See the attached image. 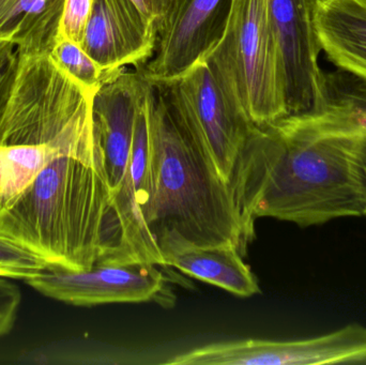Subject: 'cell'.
<instances>
[{
    "label": "cell",
    "mask_w": 366,
    "mask_h": 365,
    "mask_svg": "<svg viewBox=\"0 0 366 365\" xmlns=\"http://www.w3.org/2000/svg\"><path fill=\"white\" fill-rule=\"evenodd\" d=\"M0 236L51 269L124 265L122 225L94 117L58 137L27 184L0 201Z\"/></svg>",
    "instance_id": "6da1fadb"
},
{
    "label": "cell",
    "mask_w": 366,
    "mask_h": 365,
    "mask_svg": "<svg viewBox=\"0 0 366 365\" xmlns=\"http://www.w3.org/2000/svg\"><path fill=\"white\" fill-rule=\"evenodd\" d=\"M363 169L352 139L305 111L252 129L230 186L254 238L258 218L309 227L365 216Z\"/></svg>",
    "instance_id": "7a4b0ae2"
},
{
    "label": "cell",
    "mask_w": 366,
    "mask_h": 365,
    "mask_svg": "<svg viewBox=\"0 0 366 365\" xmlns=\"http://www.w3.org/2000/svg\"><path fill=\"white\" fill-rule=\"evenodd\" d=\"M149 197L144 212L163 266L194 246L232 244L245 253L253 240L229 184L204 162L178 124L160 84L149 81Z\"/></svg>",
    "instance_id": "3957f363"
},
{
    "label": "cell",
    "mask_w": 366,
    "mask_h": 365,
    "mask_svg": "<svg viewBox=\"0 0 366 365\" xmlns=\"http://www.w3.org/2000/svg\"><path fill=\"white\" fill-rule=\"evenodd\" d=\"M204 60L227 98L253 126L290 114L268 0H234L225 34Z\"/></svg>",
    "instance_id": "277c9868"
},
{
    "label": "cell",
    "mask_w": 366,
    "mask_h": 365,
    "mask_svg": "<svg viewBox=\"0 0 366 365\" xmlns=\"http://www.w3.org/2000/svg\"><path fill=\"white\" fill-rule=\"evenodd\" d=\"M162 86L178 124L211 171L232 184L253 124L234 106L211 66L202 59Z\"/></svg>",
    "instance_id": "5b68a950"
},
{
    "label": "cell",
    "mask_w": 366,
    "mask_h": 365,
    "mask_svg": "<svg viewBox=\"0 0 366 365\" xmlns=\"http://www.w3.org/2000/svg\"><path fill=\"white\" fill-rule=\"evenodd\" d=\"M234 0H176L158 29L156 51L141 69L152 83L175 81L204 59L225 34Z\"/></svg>",
    "instance_id": "8992f818"
},
{
    "label": "cell",
    "mask_w": 366,
    "mask_h": 365,
    "mask_svg": "<svg viewBox=\"0 0 366 365\" xmlns=\"http://www.w3.org/2000/svg\"><path fill=\"white\" fill-rule=\"evenodd\" d=\"M167 279L152 264H99L87 270L47 269L26 281L51 299L79 306L158 300Z\"/></svg>",
    "instance_id": "52a82bcc"
},
{
    "label": "cell",
    "mask_w": 366,
    "mask_h": 365,
    "mask_svg": "<svg viewBox=\"0 0 366 365\" xmlns=\"http://www.w3.org/2000/svg\"><path fill=\"white\" fill-rule=\"evenodd\" d=\"M314 2L268 0L290 114L311 111L322 96L325 72L320 64L322 49L314 26Z\"/></svg>",
    "instance_id": "ba28073f"
},
{
    "label": "cell",
    "mask_w": 366,
    "mask_h": 365,
    "mask_svg": "<svg viewBox=\"0 0 366 365\" xmlns=\"http://www.w3.org/2000/svg\"><path fill=\"white\" fill-rule=\"evenodd\" d=\"M158 30L131 0H94L81 42L105 71L141 70L156 51Z\"/></svg>",
    "instance_id": "9c48e42d"
},
{
    "label": "cell",
    "mask_w": 366,
    "mask_h": 365,
    "mask_svg": "<svg viewBox=\"0 0 366 365\" xmlns=\"http://www.w3.org/2000/svg\"><path fill=\"white\" fill-rule=\"evenodd\" d=\"M147 87L148 81L141 70L129 72L124 69L103 84L92 101L113 196L119 191L128 169L137 109Z\"/></svg>",
    "instance_id": "30bf717a"
},
{
    "label": "cell",
    "mask_w": 366,
    "mask_h": 365,
    "mask_svg": "<svg viewBox=\"0 0 366 365\" xmlns=\"http://www.w3.org/2000/svg\"><path fill=\"white\" fill-rule=\"evenodd\" d=\"M313 19L329 61L366 81V0H315Z\"/></svg>",
    "instance_id": "8fae6325"
},
{
    "label": "cell",
    "mask_w": 366,
    "mask_h": 365,
    "mask_svg": "<svg viewBox=\"0 0 366 365\" xmlns=\"http://www.w3.org/2000/svg\"><path fill=\"white\" fill-rule=\"evenodd\" d=\"M316 122L352 139L366 166V81L342 70L325 72L322 96L307 111Z\"/></svg>",
    "instance_id": "7c38bea8"
},
{
    "label": "cell",
    "mask_w": 366,
    "mask_h": 365,
    "mask_svg": "<svg viewBox=\"0 0 366 365\" xmlns=\"http://www.w3.org/2000/svg\"><path fill=\"white\" fill-rule=\"evenodd\" d=\"M64 0H0V40L24 55H49L59 39Z\"/></svg>",
    "instance_id": "4fadbf2b"
},
{
    "label": "cell",
    "mask_w": 366,
    "mask_h": 365,
    "mask_svg": "<svg viewBox=\"0 0 366 365\" xmlns=\"http://www.w3.org/2000/svg\"><path fill=\"white\" fill-rule=\"evenodd\" d=\"M232 244L194 246L167 257L165 266L241 298L260 293L259 283Z\"/></svg>",
    "instance_id": "5bb4252c"
},
{
    "label": "cell",
    "mask_w": 366,
    "mask_h": 365,
    "mask_svg": "<svg viewBox=\"0 0 366 365\" xmlns=\"http://www.w3.org/2000/svg\"><path fill=\"white\" fill-rule=\"evenodd\" d=\"M51 59L90 94H96L101 86L122 70L109 72L101 68L79 43L59 36L49 53Z\"/></svg>",
    "instance_id": "9a60e30c"
},
{
    "label": "cell",
    "mask_w": 366,
    "mask_h": 365,
    "mask_svg": "<svg viewBox=\"0 0 366 365\" xmlns=\"http://www.w3.org/2000/svg\"><path fill=\"white\" fill-rule=\"evenodd\" d=\"M47 269L44 259L0 236V278L27 281Z\"/></svg>",
    "instance_id": "2e32d148"
},
{
    "label": "cell",
    "mask_w": 366,
    "mask_h": 365,
    "mask_svg": "<svg viewBox=\"0 0 366 365\" xmlns=\"http://www.w3.org/2000/svg\"><path fill=\"white\" fill-rule=\"evenodd\" d=\"M94 0H64L59 36L81 44Z\"/></svg>",
    "instance_id": "e0dca14e"
},
{
    "label": "cell",
    "mask_w": 366,
    "mask_h": 365,
    "mask_svg": "<svg viewBox=\"0 0 366 365\" xmlns=\"http://www.w3.org/2000/svg\"><path fill=\"white\" fill-rule=\"evenodd\" d=\"M21 297V291L14 284L0 278V336L8 334L14 325Z\"/></svg>",
    "instance_id": "ac0fdd59"
},
{
    "label": "cell",
    "mask_w": 366,
    "mask_h": 365,
    "mask_svg": "<svg viewBox=\"0 0 366 365\" xmlns=\"http://www.w3.org/2000/svg\"><path fill=\"white\" fill-rule=\"evenodd\" d=\"M131 1L158 30L176 0H131Z\"/></svg>",
    "instance_id": "d6986e66"
},
{
    "label": "cell",
    "mask_w": 366,
    "mask_h": 365,
    "mask_svg": "<svg viewBox=\"0 0 366 365\" xmlns=\"http://www.w3.org/2000/svg\"><path fill=\"white\" fill-rule=\"evenodd\" d=\"M17 53L15 51L10 61L0 69V133H1L2 122H4V113H6V103L9 94L14 81L15 70H16Z\"/></svg>",
    "instance_id": "ffe728a7"
},
{
    "label": "cell",
    "mask_w": 366,
    "mask_h": 365,
    "mask_svg": "<svg viewBox=\"0 0 366 365\" xmlns=\"http://www.w3.org/2000/svg\"><path fill=\"white\" fill-rule=\"evenodd\" d=\"M16 51V47L8 41L0 40V69L4 68Z\"/></svg>",
    "instance_id": "44dd1931"
},
{
    "label": "cell",
    "mask_w": 366,
    "mask_h": 365,
    "mask_svg": "<svg viewBox=\"0 0 366 365\" xmlns=\"http://www.w3.org/2000/svg\"><path fill=\"white\" fill-rule=\"evenodd\" d=\"M363 171H365V216H366V166H365V169H363Z\"/></svg>",
    "instance_id": "7402d4cb"
}]
</instances>
